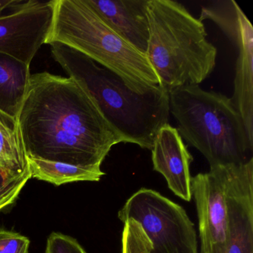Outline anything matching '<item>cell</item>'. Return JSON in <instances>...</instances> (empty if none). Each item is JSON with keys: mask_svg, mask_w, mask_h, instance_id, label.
Wrapping results in <instances>:
<instances>
[{"mask_svg": "<svg viewBox=\"0 0 253 253\" xmlns=\"http://www.w3.org/2000/svg\"><path fill=\"white\" fill-rule=\"evenodd\" d=\"M27 158L100 168L121 137L78 81L31 75L17 118Z\"/></svg>", "mask_w": 253, "mask_h": 253, "instance_id": "obj_1", "label": "cell"}, {"mask_svg": "<svg viewBox=\"0 0 253 253\" xmlns=\"http://www.w3.org/2000/svg\"><path fill=\"white\" fill-rule=\"evenodd\" d=\"M50 45L54 60L89 93L122 142L152 150L160 129L168 124V91L158 86L137 94L121 77L82 53L60 43Z\"/></svg>", "mask_w": 253, "mask_h": 253, "instance_id": "obj_2", "label": "cell"}, {"mask_svg": "<svg viewBox=\"0 0 253 253\" xmlns=\"http://www.w3.org/2000/svg\"><path fill=\"white\" fill-rule=\"evenodd\" d=\"M149 39L146 56L167 91L199 85L214 71L217 50L204 25L173 0H148Z\"/></svg>", "mask_w": 253, "mask_h": 253, "instance_id": "obj_3", "label": "cell"}, {"mask_svg": "<svg viewBox=\"0 0 253 253\" xmlns=\"http://www.w3.org/2000/svg\"><path fill=\"white\" fill-rule=\"evenodd\" d=\"M53 6L45 44L60 43L82 53L121 77L137 94L159 86L146 56L114 32L86 0H53Z\"/></svg>", "mask_w": 253, "mask_h": 253, "instance_id": "obj_4", "label": "cell"}, {"mask_svg": "<svg viewBox=\"0 0 253 253\" xmlns=\"http://www.w3.org/2000/svg\"><path fill=\"white\" fill-rule=\"evenodd\" d=\"M169 100L180 137L205 157L210 167L239 165L253 158V144L231 98L189 85L169 91Z\"/></svg>", "mask_w": 253, "mask_h": 253, "instance_id": "obj_5", "label": "cell"}, {"mask_svg": "<svg viewBox=\"0 0 253 253\" xmlns=\"http://www.w3.org/2000/svg\"><path fill=\"white\" fill-rule=\"evenodd\" d=\"M137 222L151 242L149 253H198L195 225L183 207L156 191L142 188L118 212Z\"/></svg>", "mask_w": 253, "mask_h": 253, "instance_id": "obj_6", "label": "cell"}, {"mask_svg": "<svg viewBox=\"0 0 253 253\" xmlns=\"http://www.w3.org/2000/svg\"><path fill=\"white\" fill-rule=\"evenodd\" d=\"M201 22H214L237 47L234 93L231 97L253 144V28L239 5L232 0L211 2L202 7Z\"/></svg>", "mask_w": 253, "mask_h": 253, "instance_id": "obj_7", "label": "cell"}, {"mask_svg": "<svg viewBox=\"0 0 253 253\" xmlns=\"http://www.w3.org/2000/svg\"><path fill=\"white\" fill-rule=\"evenodd\" d=\"M53 11V0H26L16 9L0 15V52L30 66L45 44Z\"/></svg>", "mask_w": 253, "mask_h": 253, "instance_id": "obj_8", "label": "cell"}, {"mask_svg": "<svg viewBox=\"0 0 253 253\" xmlns=\"http://www.w3.org/2000/svg\"><path fill=\"white\" fill-rule=\"evenodd\" d=\"M192 197L196 204L201 253H226L227 210L223 166L210 167L191 179Z\"/></svg>", "mask_w": 253, "mask_h": 253, "instance_id": "obj_9", "label": "cell"}, {"mask_svg": "<svg viewBox=\"0 0 253 253\" xmlns=\"http://www.w3.org/2000/svg\"><path fill=\"white\" fill-rule=\"evenodd\" d=\"M227 210L226 253H253V158L223 166Z\"/></svg>", "mask_w": 253, "mask_h": 253, "instance_id": "obj_10", "label": "cell"}, {"mask_svg": "<svg viewBox=\"0 0 253 253\" xmlns=\"http://www.w3.org/2000/svg\"><path fill=\"white\" fill-rule=\"evenodd\" d=\"M155 171L161 173L174 195L186 201L192 199L190 165L193 157L177 128L169 124L160 129L152 149Z\"/></svg>", "mask_w": 253, "mask_h": 253, "instance_id": "obj_11", "label": "cell"}, {"mask_svg": "<svg viewBox=\"0 0 253 253\" xmlns=\"http://www.w3.org/2000/svg\"><path fill=\"white\" fill-rule=\"evenodd\" d=\"M120 38L146 55L149 39L148 0H86Z\"/></svg>", "mask_w": 253, "mask_h": 253, "instance_id": "obj_12", "label": "cell"}, {"mask_svg": "<svg viewBox=\"0 0 253 253\" xmlns=\"http://www.w3.org/2000/svg\"><path fill=\"white\" fill-rule=\"evenodd\" d=\"M30 77L29 65L0 52V112L17 119Z\"/></svg>", "mask_w": 253, "mask_h": 253, "instance_id": "obj_13", "label": "cell"}, {"mask_svg": "<svg viewBox=\"0 0 253 253\" xmlns=\"http://www.w3.org/2000/svg\"><path fill=\"white\" fill-rule=\"evenodd\" d=\"M32 177L60 186L80 181H99L105 173L101 168L78 167L64 163L27 158Z\"/></svg>", "mask_w": 253, "mask_h": 253, "instance_id": "obj_14", "label": "cell"}, {"mask_svg": "<svg viewBox=\"0 0 253 253\" xmlns=\"http://www.w3.org/2000/svg\"><path fill=\"white\" fill-rule=\"evenodd\" d=\"M0 167L21 175H31L17 119L0 112Z\"/></svg>", "mask_w": 253, "mask_h": 253, "instance_id": "obj_15", "label": "cell"}, {"mask_svg": "<svg viewBox=\"0 0 253 253\" xmlns=\"http://www.w3.org/2000/svg\"><path fill=\"white\" fill-rule=\"evenodd\" d=\"M151 242L140 225L132 219L124 222L122 253H146Z\"/></svg>", "mask_w": 253, "mask_h": 253, "instance_id": "obj_16", "label": "cell"}, {"mask_svg": "<svg viewBox=\"0 0 253 253\" xmlns=\"http://www.w3.org/2000/svg\"><path fill=\"white\" fill-rule=\"evenodd\" d=\"M45 253H87L75 238L60 232H52L47 239Z\"/></svg>", "mask_w": 253, "mask_h": 253, "instance_id": "obj_17", "label": "cell"}, {"mask_svg": "<svg viewBox=\"0 0 253 253\" xmlns=\"http://www.w3.org/2000/svg\"><path fill=\"white\" fill-rule=\"evenodd\" d=\"M31 241L24 235L0 229V253H29Z\"/></svg>", "mask_w": 253, "mask_h": 253, "instance_id": "obj_18", "label": "cell"}, {"mask_svg": "<svg viewBox=\"0 0 253 253\" xmlns=\"http://www.w3.org/2000/svg\"><path fill=\"white\" fill-rule=\"evenodd\" d=\"M26 0H0V15L5 11H11L20 7Z\"/></svg>", "mask_w": 253, "mask_h": 253, "instance_id": "obj_19", "label": "cell"}, {"mask_svg": "<svg viewBox=\"0 0 253 253\" xmlns=\"http://www.w3.org/2000/svg\"><path fill=\"white\" fill-rule=\"evenodd\" d=\"M151 247H152V246H151ZM151 247H149V250H147L146 253H149V250H150Z\"/></svg>", "mask_w": 253, "mask_h": 253, "instance_id": "obj_20", "label": "cell"}]
</instances>
